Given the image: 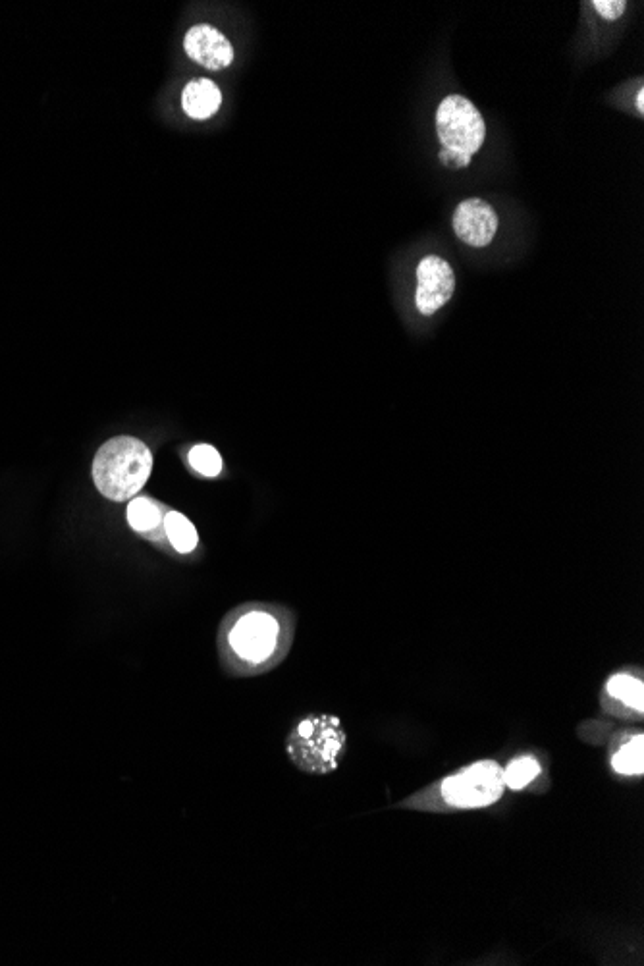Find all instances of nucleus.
Segmentation results:
<instances>
[{
  "label": "nucleus",
  "instance_id": "obj_16",
  "mask_svg": "<svg viewBox=\"0 0 644 966\" xmlns=\"http://www.w3.org/2000/svg\"><path fill=\"white\" fill-rule=\"evenodd\" d=\"M594 10L608 22H616L619 20L623 14H625V8H627V2L625 0H594L592 2Z\"/></svg>",
  "mask_w": 644,
  "mask_h": 966
},
{
  "label": "nucleus",
  "instance_id": "obj_15",
  "mask_svg": "<svg viewBox=\"0 0 644 966\" xmlns=\"http://www.w3.org/2000/svg\"><path fill=\"white\" fill-rule=\"evenodd\" d=\"M188 459L191 467L205 477H216L222 471V457L209 444H199L191 448Z\"/></svg>",
  "mask_w": 644,
  "mask_h": 966
},
{
  "label": "nucleus",
  "instance_id": "obj_8",
  "mask_svg": "<svg viewBox=\"0 0 644 966\" xmlns=\"http://www.w3.org/2000/svg\"><path fill=\"white\" fill-rule=\"evenodd\" d=\"M189 58L207 70H224L234 60V49L228 37L209 24L193 26L184 37Z\"/></svg>",
  "mask_w": 644,
  "mask_h": 966
},
{
  "label": "nucleus",
  "instance_id": "obj_5",
  "mask_svg": "<svg viewBox=\"0 0 644 966\" xmlns=\"http://www.w3.org/2000/svg\"><path fill=\"white\" fill-rule=\"evenodd\" d=\"M280 623L269 612L253 610L234 623L228 635L230 648L247 664H263L278 648Z\"/></svg>",
  "mask_w": 644,
  "mask_h": 966
},
{
  "label": "nucleus",
  "instance_id": "obj_13",
  "mask_svg": "<svg viewBox=\"0 0 644 966\" xmlns=\"http://www.w3.org/2000/svg\"><path fill=\"white\" fill-rule=\"evenodd\" d=\"M164 521L161 506L151 498H135L128 506V523L135 533L149 535L159 531Z\"/></svg>",
  "mask_w": 644,
  "mask_h": 966
},
{
  "label": "nucleus",
  "instance_id": "obj_3",
  "mask_svg": "<svg viewBox=\"0 0 644 966\" xmlns=\"http://www.w3.org/2000/svg\"><path fill=\"white\" fill-rule=\"evenodd\" d=\"M440 797L452 808L475 810L498 803L506 791L504 768L494 760H479L440 783Z\"/></svg>",
  "mask_w": 644,
  "mask_h": 966
},
{
  "label": "nucleus",
  "instance_id": "obj_14",
  "mask_svg": "<svg viewBox=\"0 0 644 966\" xmlns=\"http://www.w3.org/2000/svg\"><path fill=\"white\" fill-rule=\"evenodd\" d=\"M540 774H542V764L538 762V758L531 754H523L513 758L504 768V783L513 791H521L529 787L535 779L540 778Z\"/></svg>",
  "mask_w": 644,
  "mask_h": 966
},
{
  "label": "nucleus",
  "instance_id": "obj_17",
  "mask_svg": "<svg viewBox=\"0 0 644 966\" xmlns=\"http://www.w3.org/2000/svg\"><path fill=\"white\" fill-rule=\"evenodd\" d=\"M440 161H442L444 166H448V168H467L471 164V159H467L463 155H457L454 151H446V149L440 151Z\"/></svg>",
  "mask_w": 644,
  "mask_h": 966
},
{
  "label": "nucleus",
  "instance_id": "obj_18",
  "mask_svg": "<svg viewBox=\"0 0 644 966\" xmlns=\"http://www.w3.org/2000/svg\"><path fill=\"white\" fill-rule=\"evenodd\" d=\"M637 110L644 112V89L637 93Z\"/></svg>",
  "mask_w": 644,
  "mask_h": 966
},
{
  "label": "nucleus",
  "instance_id": "obj_2",
  "mask_svg": "<svg viewBox=\"0 0 644 966\" xmlns=\"http://www.w3.org/2000/svg\"><path fill=\"white\" fill-rule=\"evenodd\" d=\"M348 735L334 714H311L290 731L286 741L288 758L307 774H330L340 766Z\"/></svg>",
  "mask_w": 644,
  "mask_h": 966
},
{
  "label": "nucleus",
  "instance_id": "obj_7",
  "mask_svg": "<svg viewBox=\"0 0 644 966\" xmlns=\"http://www.w3.org/2000/svg\"><path fill=\"white\" fill-rule=\"evenodd\" d=\"M454 232L471 247H486L498 232V215L492 205L479 197L465 199L454 213Z\"/></svg>",
  "mask_w": 644,
  "mask_h": 966
},
{
  "label": "nucleus",
  "instance_id": "obj_10",
  "mask_svg": "<svg viewBox=\"0 0 644 966\" xmlns=\"http://www.w3.org/2000/svg\"><path fill=\"white\" fill-rule=\"evenodd\" d=\"M606 695L621 704L623 708H627L629 712L643 716L644 685L641 677H635L633 673H625V671L614 673L606 681Z\"/></svg>",
  "mask_w": 644,
  "mask_h": 966
},
{
  "label": "nucleus",
  "instance_id": "obj_9",
  "mask_svg": "<svg viewBox=\"0 0 644 966\" xmlns=\"http://www.w3.org/2000/svg\"><path fill=\"white\" fill-rule=\"evenodd\" d=\"M222 105V93L215 81L195 80L186 85L182 95V107L191 118L207 120L218 112Z\"/></svg>",
  "mask_w": 644,
  "mask_h": 966
},
{
  "label": "nucleus",
  "instance_id": "obj_12",
  "mask_svg": "<svg viewBox=\"0 0 644 966\" xmlns=\"http://www.w3.org/2000/svg\"><path fill=\"white\" fill-rule=\"evenodd\" d=\"M162 523H164V533H166V537H168L176 552L189 554L197 548L199 537H197L193 523L189 521L186 515H182L178 511H168L164 515Z\"/></svg>",
  "mask_w": 644,
  "mask_h": 966
},
{
  "label": "nucleus",
  "instance_id": "obj_1",
  "mask_svg": "<svg viewBox=\"0 0 644 966\" xmlns=\"http://www.w3.org/2000/svg\"><path fill=\"white\" fill-rule=\"evenodd\" d=\"M153 471L151 450L134 436H116L105 442L93 459V483L112 500L124 502L149 481Z\"/></svg>",
  "mask_w": 644,
  "mask_h": 966
},
{
  "label": "nucleus",
  "instance_id": "obj_11",
  "mask_svg": "<svg viewBox=\"0 0 644 966\" xmlns=\"http://www.w3.org/2000/svg\"><path fill=\"white\" fill-rule=\"evenodd\" d=\"M612 768L619 776H643L644 774V735L637 733L619 745L612 756Z\"/></svg>",
  "mask_w": 644,
  "mask_h": 966
},
{
  "label": "nucleus",
  "instance_id": "obj_6",
  "mask_svg": "<svg viewBox=\"0 0 644 966\" xmlns=\"http://www.w3.org/2000/svg\"><path fill=\"white\" fill-rule=\"evenodd\" d=\"M456 292V274L450 263L438 255H427L417 265L415 307L421 315L430 317L440 311Z\"/></svg>",
  "mask_w": 644,
  "mask_h": 966
},
{
  "label": "nucleus",
  "instance_id": "obj_4",
  "mask_svg": "<svg viewBox=\"0 0 644 966\" xmlns=\"http://www.w3.org/2000/svg\"><path fill=\"white\" fill-rule=\"evenodd\" d=\"M436 134L442 149L473 159L486 139L483 114L463 95H450L436 110Z\"/></svg>",
  "mask_w": 644,
  "mask_h": 966
}]
</instances>
